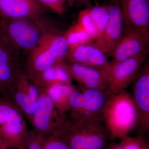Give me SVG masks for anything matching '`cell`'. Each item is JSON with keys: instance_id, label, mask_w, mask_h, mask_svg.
Segmentation results:
<instances>
[{"instance_id": "cell-28", "label": "cell", "mask_w": 149, "mask_h": 149, "mask_svg": "<svg viewBox=\"0 0 149 149\" xmlns=\"http://www.w3.org/2000/svg\"><path fill=\"white\" fill-rule=\"evenodd\" d=\"M28 93L32 98L37 100L38 99V91L37 88L34 85L29 86L28 89Z\"/></svg>"}, {"instance_id": "cell-10", "label": "cell", "mask_w": 149, "mask_h": 149, "mask_svg": "<svg viewBox=\"0 0 149 149\" xmlns=\"http://www.w3.org/2000/svg\"><path fill=\"white\" fill-rule=\"evenodd\" d=\"M123 26L143 29L149 27V0H118Z\"/></svg>"}, {"instance_id": "cell-34", "label": "cell", "mask_w": 149, "mask_h": 149, "mask_svg": "<svg viewBox=\"0 0 149 149\" xmlns=\"http://www.w3.org/2000/svg\"><path fill=\"white\" fill-rule=\"evenodd\" d=\"M0 149H6L4 147H1V148H0Z\"/></svg>"}, {"instance_id": "cell-18", "label": "cell", "mask_w": 149, "mask_h": 149, "mask_svg": "<svg viewBox=\"0 0 149 149\" xmlns=\"http://www.w3.org/2000/svg\"><path fill=\"white\" fill-rule=\"evenodd\" d=\"M22 129L21 118L17 113L8 122L1 125L0 135L2 139L4 146L8 141L18 138Z\"/></svg>"}, {"instance_id": "cell-25", "label": "cell", "mask_w": 149, "mask_h": 149, "mask_svg": "<svg viewBox=\"0 0 149 149\" xmlns=\"http://www.w3.org/2000/svg\"><path fill=\"white\" fill-rule=\"evenodd\" d=\"M17 113V111L12 108L0 104V125L5 124Z\"/></svg>"}, {"instance_id": "cell-29", "label": "cell", "mask_w": 149, "mask_h": 149, "mask_svg": "<svg viewBox=\"0 0 149 149\" xmlns=\"http://www.w3.org/2000/svg\"><path fill=\"white\" fill-rule=\"evenodd\" d=\"M106 149H122L120 144L116 143L114 142L109 143Z\"/></svg>"}, {"instance_id": "cell-30", "label": "cell", "mask_w": 149, "mask_h": 149, "mask_svg": "<svg viewBox=\"0 0 149 149\" xmlns=\"http://www.w3.org/2000/svg\"><path fill=\"white\" fill-rule=\"evenodd\" d=\"M29 149H43V148L37 142H32L29 144Z\"/></svg>"}, {"instance_id": "cell-15", "label": "cell", "mask_w": 149, "mask_h": 149, "mask_svg": "<svg viewBox=\"0 0 149 149\" xmlns=\"http://www.w3.org/2000/svg\"><path fill=\"white\" fill-rule=\"evenodd\" d=\"M54 104L49 96L44 95L38 98L33 114V122L35 127L40 131H45L49 127Z\"/></svg>"}, {"instance_id": "cell-20", "label": "cell", "mask_w": 149, "mask_h": 149, "mask_svg": "<svg viewBox=\"0 0 149 149\" xmlns=\"http://www.w3.org/2000/svg\"><path fill=\"white\" fill-rule=\"evenodd\" d=\"M77 23L87 32L93 42L97 39L98 37L97 27L88 8L79 12Z\"/></svg>"}, {"instance_id": "cell-24", "label": "cell", "mask_w": 149, "mask_h": 149, "mask_svg": "<svg viewBox=\"0 0 149 149\" xmlns=\"http://www.w3.org/2000/svg\"><path fill=\"white\" fill-rule=\"evenodd\" d=\"M48 8L60 15H63L66 11V0H36Z\"/></svg>"}, {"instance_id": "cell-11", "label": "cell", "mask_w": 149, "mask_h": 149, "mask_svg": "<svg viewBox=\"0 0 149 149\" xmlns=\"http://www.w3.org/2000/svg\"><path fill=\"white\" fill-rule=\"evenodd\" d=\"M83 101L80 111L73 116L101 119L107 100L111 95L108 90L91 89L82 87Z\"/></svg>"}, {"instance_id": "cell-17", "label": "cell", "mask_w": 149, "mask_h": 149, "mask_svg": "<svg viewBox=\"0 0 149 149\" xmlns=\"http://www.w3.org/2000/svg\"><path fill=\"white\" fill-rule=\"evenodd\" d=\"M64 36L68 45L69 51H72L79 46L93 42L87 32L77 23L67 31Z\"/></svg>"}, {"instance_id": "cell-32", "label": "cell", "mask_w": 149, "mask_h": 149, "mask_svg": "<svg viewBox=\"0 0 149 149\" xmlns=\"http://www.w3.org/2000/svg\"><path fill=\"white\" fill-rule=\"evenodd\" d=\"M66 1L68 4L71 7L73 6L74 5V0H66Z\"/></svg>"}, {"instance_id": "cell-16", "label": "cell", "mask_w": 149, "mask_h": 149, "mask_svg": "<svg viewBox=\"0 0 149 149\" xmlns=\"http://www.w3.org/2000/svg\"><path fill=\"white\" fill-rule=\"evenodd\" d=\"M74 90L70 84L56 82L51 84L48 89V96L60 107L69 108V97Z\"/></svg>"}, {"instance_id": "cell-7", "label": "cell", "mask_w": 149, "mask_h": 149, "mask_svg": "<svg viewBox=\"0 0 149 149\" xmlns=\"http://www.w3.org/2000/svg\"><path fill=\"white\" fill-rule=\"evenodd\" d=\"M104 6L109 13L108 23L102 37L92 43L107 56H110L122 37L123 22L118 0H111Z\"/></svg>"}, {"instance_id": "cell-8", "label": "cell", "mask_w": 149, "mask_h": 149, "mask_svg": "<svg viewBox=\"0 0 149 149\" xmlns=\"http://www.w3.org/2000/svg\"><path fill=\"white\" fill-rule=\"evenodd\" d=\"M133 85L132 97L139 112L138 127L143 135L149 129V65L139 72Z\"/></svg>"}, {"instance_id": "cell-31", "label": "cell", "mask_w": 149, "mask_h": 149, "mask_svg": "<svg viewBox=\"0 0 149 149\" xmlns=\"http://www.w3.org/2000/svg\"><path fill=\"white\" fill-rule=\"evenodd\" d=\"M75 1L78 4L82 5L87 4L91 0H75Z\"/></svg>"}, {"instance_id": "cell-6", "label": "cell", "mask_w": 149, "mask_h": 149, "mask_svg": "<svg viewBox=\"0 0 149 149\" xmlns=\"http://www.w3.org/2000/svg\"><path fill=\"white\" fill-rule=\"evenodd\" d=\"M149 28H123L122 37L113 51L112 62H119L149 51Z\"/></svg>"}, {"instance_id": "cell-2", "label": "cell", "mask_w": 149, "mask_h": 149, "mask_svg": "<svg viewBox=\"0 0 149 149\" xmlns=\"http://www.w3.org/2000/svg\"><path fill=\"white\" fill-rule=\"evenodd\" d=\"M72 123L56 137L70 149H106L109 136L101 119L73 116Z\"/></svg>"}, {"instance_id": "cell-13", "label": "cell", "mask_w": 149, "mask_h": 149, "mask_svg": "<svg viewBox=\"0 0 149 149\" xmlns=\"http://www.w3.org/2000/svg\"><path fill=\"white\" fill-rule=\"evenodd\" d=\"M68 67L71 77H74L82 87L107 90L102 70L78 63H72Z\"/></svg>"}, {"instance_id": "cell-14", "label": "cell", "mask_w": 149, "mask_h": 149, "mask_svg": "<svg viewBox=\"0 0 149 149\" xmlns=\"http://www.w3.org/2000/svg\"><path fill=\"white\" fill-rule=\"evenodd\" d=\"M14 56V49L0 31V79L2 86L8 83L12 77Z\"/></svg>"}, {"instance_id": "cell-33", "label": "cell", "mask_w": 149, "mask_h": 149, "mask_svg": "<svg viewBox=\"0 0 149 149\" xmlns=\"http://www.w3.org/2000/svg\"><path fill=\"white\" fill-rule=\"evenodd\" d=\"M1 147H4L1 135H0V148H1Z\"/></svg>"}, {"instance_id": "cell-22", "label": "cell", "mask_w": 149, "mask_h": 149, "mask_svg": "<svg viewBox=\"0 0 149 149\" xmlns=\"http://www.w3.org/2000/svg\"><path fill=\"white\" fill-rule=\"evenodd\" d=\"M16 100L25 112L33 115L37 105V101L32 98L28 94L19 92L17 94Z\"/></svg>"}, {"instance_id": "cell-12", "label": "cell", "mask_w": 149, "mask_h": 149, "mask_svg": "<svg viewBox=\"0 0 149 149\" xmlns=\"http://www.w3.org/2000/svg\"><path fill=\"white\" fill-rule=\"evenodd\" d=\"M107 56L91 42L69 51L67 56L72 63H80L102 70L110 62Z\"/></svg>"}, {"instance_id": "cell-26", "label": "cell", "mask_w": 149, "mask_h": 149, "mask_svg": "<svg viewBox=\"0 0 149 149\" xmlns=\"http://www.w3.org/2000/svg\"><path fill=\"white\" fill-rule=\"evenodd\" d=\"M43 149H70L65 143L56 137L46 143Z\"/></svg>"}, {"instance_id": "cell-21", "label": "cell", "mask_w": 149, "mask_h": 149, "mask_svg": "<svg viewBox=\"0 0 149 149\" xmlns=\"http://www.w3.org/2000/svg\"><path fill=\"white\" fill-rule=\"evenodd\" d=\"M120 144L122 149H149L146 141L143 136H125L120 139Z\"/></svg>"}, {"instance_id": "cell-19", "label": "cell", "mask_w": 149, "mask_h": 149, "mask_svg": "<svg viewBox=\"0 0 149 149\" xmlns=\"http://www.w3.org/2000/svg\"><path fill=\"white\" fill-rule=\"evenodd\" d=\"M88 8L97 30L98 37L96 40L100 38L104 32L109 20V13L104 5H96Z\"/></svg>"}, {"instance_id": "cell-3", "label": "cell", "mask_w": 149, "mask_h": 149, "mask_svg": "<svg viewBox=\"0 0 149 149\" xmlns=\"http://www.w3.org/2000/svg\"><path fill=\"white\" fill-rule=\"evenodd\" d=\"M68 52L64 34L54 29H43L39 43L30 52L29 63L35 70L41 72L61 61Z\"/></svg>"}, {"instance_id": "cell-27", "label": "cell", "mask_w": 149, "mask_h": 149, "mask_svg": "<svg viewBox=\"0 0 149 149\" xmlns=\"http://www.w3.org/2000/svg\"><path fill=\"white\" fill-rule=\"evenodd\" d=\"M54 65L48 68L41 72H42V76L44 80L48 83H51V84L57 82Z\"/></svg>"}, {"instance_id": "cell-35", "label": "cell", "mask_w": 149, "mask_h": 149, "mask_svg": "<svg viewBox=\"0 0 149 149\" xmlns=\"http://www.w3.org/2000/svg\"><path fill=\"white\" fill-rule=\"evenodd\" d=\"M0 18H1V17H0Z\"/></svg>"}, {"instance_id": "cell-1", "label": "cell", "mask_w": 149, "mask_h": 149, "mask_svg": "<svg viewBox=\"0 0 149 149\" xmlns=\"http://www.w3.org/2000/svg\"><path fill=\"white\" fill-rule=\"evenodd\" d=\"M101 120L114 141L128 136L138 127L139 112L131 93L126 90L111 94L107 100Z\"/></svg>"}, {"instance_id": "cell-9", "label": "cell", "mask_w": 149, "mask_h": 149, "mask_svg": "<svg viewBox=\"0 0 149 149\" xmlns=\"http://www.w3.org/2000/svg\"><path fill=\"white\" fill-rule=\"evenodd\" d=\"M47 9L36 0H0V17L2 19L38 20Z\"/></svg>"}, {"instance_id": "cell-4", "label": "cell", "mask_w": 149, "mask_h": 149, "mask_svg": "<svg viewBox=\"0 0 149 149\" xmlns=\"http://www.w3.org/2000/svg\"><path fill=\"white\" fill-rule=\"evenodd\" d=\"M39 20L0 19V31L14 49L31 51L37 45L43 32Z\"/></svg>"}, {"instance_id": "cell-5", "label": "cell", "mask_w": 149, "mask_h": 149, "mask_svg": "<svg viewBox=\"0 0 149 149\" xmlns=\"http://www.w3.org/2000/svg\"><path fill=\"white\" fill-rule=\"evenodd\" d=\"M149 51L119 62H110L102 70L108 91L111 94L125 90L136 79Z\"/></svg>"}, {"instance_id": "cell-23", "label": "cell", "mask_w": 149, "mask_h": 149, "mask_svg": "<svg viewBox=\"0 0 149 149\" xmlns=\"http://www.w3.org/2000/svg\"><path fill=\"white\" fill-rule=\"evenodd\" d=\"M54 66L57 82L64 84H70L71 76L68 65H65L61 61L55 64Z\"/></svg>"}]
</instances>
